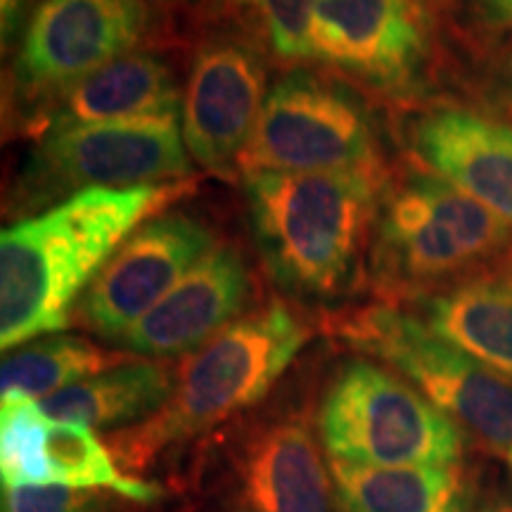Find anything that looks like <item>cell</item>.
<instances>
[{
  "label": "cell",
  "mask_w": 512,
  "mask_h": 512,
  "mask_svg": "<svg viewBox=\"0 0 512 512\" xmlns=\"http://www.w3.org/2000/svg\"><path fill=\"white\" fill-rule=\"evenodd\" d=\"M188 181L131 190H86L0 235V344L17 349L55 335L121 242L181 200Z\"/></svg>",
  "instance_id": "obj_1"
},
{
  "label": "cell",
  "mask_w": 512,
  "mask_h": 512,
  "mask_svg": "<svg viewBox=\"0 0 512 512\" xmlns=\"http://www.w3.org/2000/svg\"><path fill=\"white\" fill-rule=\"evenodd\" d=\"M249 228L268 278L306 304L332 306L368 271L382 166L344 171H252Z\"/></svg>",
  "instance_id": "obj_2"
},
{
  "label": "cell",
  "mask_w": 512,
  "mask_h": 512,
  "mask_svg": "<svg viewBox=\"0 0 512 512\" xmlns=\"http://www.w3.org/2000/svg\"><path fill=\"white\" fill-rule=\"evenodd\" d=\"M311 335V325L283 302H268L235 320L185 358L162 411L112 434L110 451L121 470L143 472L171 448L264 401Z\"/></svg>",
  "instance_id": "obj_3"
},
{
  "label": "cell",
  "mask_w": 512,
  "mask_h": 512,
  "mask_svg": "<svg viewBox=\"0 0 512 512\" xmlns=\"http://www.w3.org/2000/svg\"><path fill=\"white\" fill-rule=\"evenodd\" d=\"M512 226L434 174L387 178L368 275L384 299H420L510 266Z\"/></svg>",
  "instance_id": "obj_4"
},
{
  "label": "cell",
  "mask_w": 512,
  "mask_h": 512,
  "mask_svg": "<svg viewBox=\"0 0 512 512\" xmlns=\"http://www.w3.org/2000/svg\"><path fill=\"white\" fill-rule=\"evenodd\" d=\"M325 456L370 467L460 465L463 427L392 368L351 358L335 370L318 403Z\"/></svg>",
  "instance_id": "obj_5"
},
{
  "label": "cell",
  "mask_w": 512,
  "mask_h": 512,
  "mask_svg": "<svg viewBox=\"0 0 512 512\" xmlns=\"http://www.w3.org/2000/svg\"><path fill=\"white\" fill-rule=\"evenodd\" d=\"M335 332L351 349L411 382L439 411L491 451L512 453V380L437 335L394 304H370L339 316Z\"/></svg>",
  "instance_id": "obj_6"
},
{
  "label": "cell",
  "mask_w": 512,
  "mask_h": 512,
  "mask_svg": "<svg viewBox=\"0 0 512 512\" xmlns=\"http://www.w3.org/2000/svg\"><path fill=\"white\" fill-rule=\"evenodd\" d=\"M178 117L105 121L46 133L10 195L12 214H41L86 190L169 185L188 176Z\"/></svg>",
  "instance_id": "obj_7"
},
{
  "label": "cell",
  "mask_w": 512,
  "mask_h": 512,
  "mask_svg": "<svg viewBox=\"0 0 512 512\" xmlns=\"http://www.w3.org/2000/svg\"><path fill=\"white\" fill-rule=\"evenodd\" d=\"M377 155L380 128L368 100L330 74L297 67L268 88L240 169H368L380 166Z\"/></svg>",
  "instance_id": "obj_8"
},
{
  "label": "cell",
  "mask_w": 512,
  "mask_h": 512,
  "mask_svg": "<svg viewBox=\"0 0 512 512\" xmlns=\"http://www.w3.org/2000/svg\"><path fill=\"white\" fill-rule=\"evenodd\" d=\"M140 0H43L12 67V88L38 112L107 64L136 53L150 31Z\"/></svg>",
  "instance_id": "obj_9"
},
{
  "label": "cell",
  "mask_w": 512,
  "mask_h": 512,
  "mask_svg": "<svg viewBox=\"0 0 512 512\" xmlns=\"http://www.w3.org/2000/svg\"><path fill=\"white\" fill-rule=\"evenodd\" d=\"M214 247V230L202 219L185 211H159L102 266L76 304V323L119 344Z\"/></svg>",
  "instance_id": "obj_10"
},
{
  "label": "cell",
  "mask_w": 512,
  "mask_h": 512,
  "mask_svg": "<svg viewBox=\"0 0 512 512\" xmlns=\"http://www.w3.org/2000/svg\"><path fill=\"white\" fill-rule=\"evenodd\" d=\"M268 95L261 50L238 34H211L192 55L181 102L188 155L209 174L233 178Z\"/></svg>",
  "instance_id": "obj_11"
},
{
  "label": "cell",
  "mask_w": 512,
  "mask_h": 512,
  "mask_svg": "<svg viewBox=\"0 0 512 512\" xmlns=\"http://www.w3.org/2000/svg\"><path fill=\"white\" fill-rule=\"evenodd\" d=\"M313 60L387 95H411L432 57L427 12L415 0H318Z\"/></svg>",
  "instance_id": "obj_12"
},
{
  "label": "cell",
  "mask_w": 512,
  "mask_h": 512,
  "mask_svg": "<svg viewBox=\"0 0 512 512\" xmlns=\"http://www.w3.org/2000/svg\"><path fill=\"white\" fill-rule=\"evenodd\" d=\"M219 472L226 512H332V475L302 415H271L228 444Z\"/></svg>",
  "instance_id": "obj_13"
},
{
  "label": "cell",
  "mask_w": 512,
  "mask_h": 512,
  "mask_svg": "<svg viewBox=\"0 0 512 512\" xmlns=\"http://www.w3.org/2000/svg\"><path fill=\"white\" fill-rule=\"evenodd\" d=\"M0 477L10 489H102L136 503L162 496V486L126 475L91 427L48 418L41 403L22 394H3L0 403Z\"/></svg>",
  "instance_id": "obj_14"
},
{
  "label": "cell",
  "mask_w": 512,
  "mask_h": 512,
  "mask_svg": "<svg viewBox=\"0 0 512 512\" xmlns=\"http://www.w3.org/2000/svg\"><path fill=\"white\" fill-rule=\"evenodd\" d=\"M249 292L245 256L230 245H216L119 339V347L150 358L190 356L238 320Z\"/></svg>",
  "instance_id": "obj_15"
},
{
  "label": "cell",
  "mask_w": 512,
  "mask_h": 512,
  "mask_svg": "<svg viewBox=\"0 0 512 512\" xmlns=\"http://www.w3.org/2000/svg\"><path fill=\"white\" fill-rule=\"evenodd\" d=\"M413 155L512 226V124L463 107H437L408 128Z\"/></svg>",
  "instance_id": "obj_16"
},
{
  "label": "cell",
  "mask_w": 512,
  "mask_h": 512,
  "mask_svg": "<svg viewBox=\"0 0 512 512\" xmlns=\"http://www.w3.org/2000/svg\"><path fill=\"white\" fill-rule=\"evenodd\" d=\"M183 93L171 64L152 53H128L43 105L29 124L38 136L60 128L178 117Z\"/></svg>",
  "instance_id": "obj_17"
},
{
  "label": "cell",
  "mask_w": 512,
  "mask_h": 512,
  "mask_svg": "<svg viewBox=\"0 0 512 512\" xmlns=\"http://www.w3.org/2000/svg\"><path fill=\"white\" fill-rule=\"evenodd\" d=\"M337 512H475L477 491L460 465L370 467L328 458Z\"/></svg>",
  "instance_id": "obj_18"
},
{
  "label": "cell",
  "mask_w": 512,
  "mask_h": 512,
  "mask_svg": "<svg viewBox=\"0 0 512 512\" xmlns=\"http://www.w3.org/2000/svg\"><path fill=\"white\" fill-rule=\"evenodd\" d=\"M422 320L484 366L512 380V266L418 302Z\"/></svg>",
  "instance_id": "obj_19"
},
{
  "label": "cell",
  "mask_w": 512,
  "mask_h": 512,
  "mask_svg": "<svg viewBox=\"0 0 512 512\" xmlns=\"http://www.w3.org/2000/svg\"><path fill=\"white\" fill-rule=\"evenodd\" d=\"M174 389L176 375L164 363L124 361L38 403L53 420L91 430H128L162 411Z\"/></svg>",
  "instance_id": "obj_20"
},
{
  "label": "cell",
  "mask_w": 512,
  "mask_h": 512,
  "mask_svg": "<svg viewBox=\"0 0 512 512\" xmlns=\"http://www.w3.org/2000/svg\"><path fill=\"white\" fill-rule=\"evenodd\" d=\"M128 361L98 347L86 337L46 335L5 351L0 366L3 394H22L43 401L72 384Z\"/></svg>",
  "instance_id": "obj_21"
},
{
  "label": "cell",
  "mask_w": 512,
  "mask_h": 512,
  "mask_svg": "<svg viewBox=\"0 0 512 512\" xmlns=\"http://www.w3.org/2000/svg\"><path fill=\"white\" fill-rule=\"evenodd\" d=\"M252 17L280 60H313L311 36L318 0H235Z\"/></svg>",
  "instance_id": "obj_22"
},
{
  "label": "cell",
  "mask_w": 512,
  "mask_h": 512,
  "mask_svg": "<svg viewBox=\"0 0 512 512\" xmlns=\"http://www.w3.org/2000/svg\"><path fill=\"white\" fill-rule=\"evenodd\" d=\"M110 494L112 491L69 486H3L0 512H114L121 496Z\"/></svg>",
  "instance_id": "obj_23"
},
{
  "label": "cell",
  "mask_w": 512,
  "mask_h": 512,
  "mask_svg": "<svg viewBox=\"0 0 512 512\" xmlns=\"http://www.w3.org/2000/svg\"><path fill=\"white\" fill-rule=\"evenodd\" d=\"M29 0H0V29H3V48H8L22 31L27 19Z\"/></svg>",
  "instance_id": "obj_24"
},
{
  "label": "cell",
  "mask_w": 512,
  "mask_h": 512,
  "mask_svg": "<svg viewBox=\"0 0 512 512\" xmlns=\"http://www.w3.org/2000/svg\"><path fill=\"white\" fill-rule=\"evenodd\" d=\"M475 512H512V482L479 498Z\"/></svg>",
  "instance_id": "obj_25"
},
{
  "label": "cell",
  "mask_w": 512,
  "mask_h": 512,
  "mask_svg": "<svg viewBox=\"0 0 512 512\" xmlns=\"http://www.w3.org/2000/svg\"><path fill=\"white\" fill-rule=\"evenodd\" d=\"M486 19L501 27H512V0H477Z\"/></svg>",
  "instance_id": "obj_26"
},
{
  "label": "cell",
  "mask_w": 512,
  "mask_h": 512,
  "mask_svg": "<svg viewBox=\"0 0 512 512\" xmlns=\"http://www.w3.org/2000/svg\"><path fill=\"white\" fill-rule=\"evenodd\" d=\"M503 93L512 110V55L508 57V62H505V69H503Z\"/></svg>",
  "instance_id": "obj_27"
},
{
  "label": "cell",
  "mask_w": 512,
  "mask_h": 512,
  "mask_svg": "<svg viewBox=\"0 0 512 512\" xmlns=\"http://www.w3.org/2000/svg\"><path fill=\"white\" fill-rule=\"evenodd\" d=\"M140 3H155V5H176V3H188V0H140Z\"/></svg>",
  "instance_id": "obj_28"
},
{
  "label": "cell",
  "mask_w": 512,
  "mask_h": 512,
  "mask_svg": "<svg viewBox=\"0 0 512 512\" xmlns=\"http://www.w3.org/2000/svg\"><path fill=\"white\" fill-rule=\"evenodd\" d=\"M508 463H510V467H512V453L508 456Z\"/></svg>",
  "instance_id": "obj_29"
}]
</instances>
